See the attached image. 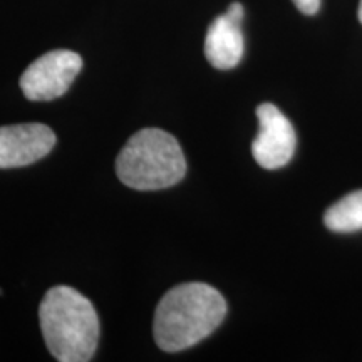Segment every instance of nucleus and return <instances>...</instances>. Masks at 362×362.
<instances>
[{"instance_id":"nucleus-1","label":"nucleus","mask_w":362,"mask_h":362,"mask_svg":"<svg viewBox=\"0 0 362 362\" xmlns=\"http://www.w3.org/2000/svg\"><path fill=\"white\" fill-rule=\"evenodd\" d=\"M226 315V302L208 284H181L165 293L155 312L153 336L161 351L180 352L214 334Z\"/></svg>"},{"instance_id":"nucleus-2","label":"nucleus","mask_w":362,"mask_h":362,"mask_svg":"<svg viewBox=\"0 0 362 362\" xmlns=\"http://www.w3.org/2000/svg\"><path fill=\"white\" fill-rule=\"evenodd\" d=\"M39 322L45 346L57 361L93 359L99 342V317L89 298L76 288H49L40 302Z\"/></svg>"},{"instance_id":"nucleus-5","label":"nucleus","mask_w":362,"mask_h":362,"mask_svg":"<svg viewBox=\"0 0 362 362\" xmlns=\"http://www.w3.org/2000/svg\"><path fill=\"white\" fill-rule=\"evenodd\" d=\"M259 134L252 143V155L262 168H284L293 158L297 146L296 129L282 111L265 103L257 107Z\"/></svg>"},{"instance_id":"nucleus-6","label":"nucleus","mask_w":362,"mask_h":362,"mask_svg":"<svg viewBox=\"0 0 362 362\" xmlns=\"http://www.w3.org/2000/svg\"><path fill=\"white\" fill-rule=\"evenodd\" d=\"M54 144L56 134L45 124L0 126V170L33 165L47 156Z\"/></svg>"},{"instance_id":"nucleus-10","label":"nucleus","mask_w":362,"mask_h":362,"mask_svg":"<svg viewBox=\"0 0 362 362\" xmlns=\"http://www.w3.org/2000/svg\"><path fill=\"white\" fill-rule=\"evenodd\" d=\"M357 16H359V21H361V24H362V0L359 2V11H357Z\"/></svg>"},{"instance_id":"nucleus-9","label":"nucleus","mask_w":362,"mask_h":362,"mask_svg":"<svg viewBox=\"0 0 362 362\" xmlns=\"http://www.w3.org/2000/svg\"><path fill=\"white\" fill-rule=\"evenodd\" d=\"M292 2L305 16H314L320 8V0H292Z\"/></svg>"},{"instance_id":"nucleus-8","label":"nucleus","mask_w":362,"mask_h":362,"mask_svg":"<svg viewBox=\"0 0 362 362\" xmlns=\"http://www.w3.org/2000/svg\"><path fill=\"white\" fill-rule=\"evenodd\" d=\"M324 223L330 232L354 233L362 230V189L341 198L325 211Z\"/></svg>"},{"instance_id":"nucleus-4","label":"nucleus","mask_w":362,"mask_h":362,"mask_svg":"<svg viewBox=\"0 0 362 362\" xmlns=\"http://www.w3.org/2000/svg\"><path fill=\"white\" fill-rule=\"evenodd\" d=\"M83 69L78 52L57 49L30 64L21 76V89L29 101H52L67 93Z\"/></svg>"},{"instance_id":"nucleus-7","label":"nucleus","mask_w":362,"mask_h":362,"mask_svg":"<svg viewBox=\"0 0 362 362\" xmlns=\"http://www.w3.org/2000/svg\"><path fill=\"white\" fill-rule=\"evenodd\" d=\"M242 21L233 19L228 13L216 17L208 27L205 39V56L215 69L228 71L240 64L243 57Z\"/></svg>"},{"instance_id":"nucleus-3","label":"nucleus","mask_w":362,"mask_h":362,"mask_svg":"<svg viewBox=\"0 0 362 362\" xmlns=\"http://www.w3.org/2000/svg\"><path fill=\"white\" fill-rule=\"evenodd\" d=\"M116 173L133 189H163L185 178L187 160L175 136L158 128H146L131 136L121 149Z\"/></svg>"}]
</instances>
